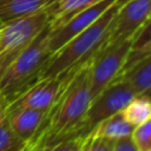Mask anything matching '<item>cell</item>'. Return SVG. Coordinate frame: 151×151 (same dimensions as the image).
Listing matches in <instances>:
<instances>
[{"mask_svg":"<svg viewBox=\"0 0 151 151\" xmlns=\"http://www.w3.org/2000/svg\"><path fill=\"white\" fill-rule=\"evenodd\" d=\"M120 113L126 122L137 126L151 118V99L146 96L138 94L125 105Z\"/></svg>","mask_w":151,"mask_h":151,"instance_id":"obj_15","label":"cell"},{"mask_svg":"<svg viewBox=\"0 0 151 151\" xmlns=\"http://www.w3.org/2000/svg\"><path fill=\"white\" fill-rule=\"evenodd\" d=\"M151 39V18L140 27V29L133 35V42L131 50H136L144 45L146 41Z\"/></svg>","mask_w":151,"mask_h":151,"instance_id":"obj_21","label":"cell"},{"mask_svg":"<svg viewBox=\"0 0 151 151\" xmlns=\"http://www.w3.org/2000/svg\"><path fill=\"white\" fill-rule=\"evenodd\" d=\"M84 64L78 65L73 68H70L57 76L46 77L37 80L28 88H26L19 97H17L12 103L7 105L6 112L14 109H20V107H29L35 110L50 111L51 107L57 101V99L59 98L63 90L65 88V86L67 85V83L79 71V68Z\"/></svg>","mask_w":151,"mask_h":151,"instance_id":"obj_7","label":"cell"},{"mask_svg":"<svg viewBox=\"0 0 151 151\" xmlns=\"http://www.w3.org/2000/svg\"><path fill=\"white\" fill-rule=\"evenodd\" d=\"M48 111L20 107L7 111V119L14 133L26 143H31L42 127Z\"/></svg>","mask_w":151,"mask_h":151,"instance_id":"obj_10","label":"cell"},{"mask_svg":"<svg viewBox=\"0 0 151 151\" xmlns=\"http://www.w3.org/2000/svg\"><path fill=\"white\" fill-rule=\"evenodd\" d=\"M151 18V0H129L118 7L103 44L133 37Z\"/></svg>","mask_w":151,"mask_h":151,"instance_id":"obj_8","label":"cell"},{"mask_svg":"<svg viewBox=\"0 0 151 151\" xmlns=\"http://www.w3.org/2000/svg\"><path fill=\"white\" fill-rule=\"evenodd\" d=\"M113 140L96 137L92 133H90L86 136L84 140L83 151H113Z\"/></svg>","mask_w":151,"mask_h":151,"instance_id":"obj_19","label":"cell"},{"mask_svg":"<svg viewBox=\"0 0 151 151\" xmlns=\"http://www.w3.org/2000/svg\"><path fill=\"white\" fill-rule=\"evenodd\" d=\"M2 26H4V25H2V24H0V29H1V27H2Z\"/></svg>","mask_w":151,"mask_h":151,"instance_id":"obj_27","label":"cell"},{"mask_svg":"<svg viewBox=\"0 0 151 151\" xmlns=\"http://www.w3.org/2000/svg\"><path fill=\"white\" fill-rule=\"evenodd\" d=\"M85 138L81 136H70L45 146L44 151H83Z\"/></svg>","mask_w":151,"mask_h":151,"instance_id":"obj_18","label":"cell"},{"mask_svg":"<svg viewBox=\"0 0 151 151\" xmlns=\"http://www.w3.org/2000/svg\"><path fill=\"white\" fill-rule=\"evenodd\" d=\"M131 139L138 151H151V118L134 126Z\"/></svg>","mask_w":151,"mask_h":151,"instance_id":"obj_17","label":"cell"},{"mask_svg":"<svg viewBox=\"0 0 151 151\" xmlns=\"http://www.w3.org/2000/svg\"><path fill=\"white\" fill-rule=\"evenodd\" d=\"M113 151H138V150L130 136V137H125L116 140L113 145Z\"/></svg>","mask_w":151,"mask_h":151,"instance_id":"obj_22","label":"cell"},{"mask_svg":"<svg viewBox=\"0 0 151 151\" xmlns=\"http://www.w3.org/2000/svg\"><path fill=\"white\" fill-rule=\"evenodd\" d=\"M134 126L124 119L120 112L106 118L101 123H99L93 130L92 134L100 138H106L110 140H118L120 138L130 137Z\"/></svg>","mask_w":151,"mask_h":151,"instance_id":"obj_14","label":"cell"},{"mask_svg":"<svg viewBox=\"0 0 151 151\" xmlns=\"http://www.w3.org/2000/svg\"><path fill=\"white\" fill-rule=\"evenodd\" d=\"M27 151H44V146H42V144L40 143V140L33 139V140L28 144Z\"/></svg>","mask_w":151,"mask_h":151,"instance_id":"obj_23","label":"cell"},{"mask_svg":"<svg viewBox=\"0 0 151 151\" xmlns=\"http://www.w3.org/2000/svg\"><path fill=\"white\" fill-rule=\"evenodd\" d=\"M132 42L133 37H129L110 44H103L93 53L87 66L92 98L119 76L131 51Z\"/></svg>","mask_w":151,"mask_h":151,"instance_id":"obj_5","label":"cell"},{"mask_svg":"<svg viewBox=\"0 0 151 151\" xmlns=\"http://www.w3.org/2000/svg\"><path fill=\"white\" fill-rule=\"evenodd\" d=\"M90 59L67 83L35 136L44 147L77 133L92 100L87 76Z\"/></svg>","mask_w":151,"mask_h":151,"instance_id":"obj_1","label":"cell"},{"mask_svg":"<svg viewBox=\"0 0 151 151\" xmlns=\"http://www.w3.org/2000/svg\"><path fill=\"white\" fill-rule=\"evenodd\" d=\"M100 1L103 0H53L52 4L47 7L50 14V24L51 26L59 25L78 12H81L85 8Z\"/></svg>","mask_w":151,"mask_h":151,"instance_id":"obj_13","label":"cell"},{"mask_svg":"<svg viewBox=\"0 0 151 151\" xmlns=\"http://www.w3.org/2000/svg\"><path fill=\"white\" fill-rule=\"evenodd\" d=\"M136 96H138L137 92L127 81L116 78L92 98L86 114L74 136L86 137L99 123L120 112Z\"/></svg>","mask_w":151,"mask_h":151,"instance_id":"obj_6","label":"cell"},{"mask_svg":"<svg viewBox=\"0 0 151 151\" xmlns=\"http://www.w3.org/2000/svg\"><path fill=\"white\" fill-rule=\"evenodd\" d=\"M114 2L116 0H103L93 6L85 8L81 12H78L64 22L51 26L48 33V50L51 52V55L73 37L90 27Z\"/></svg>","mask_w":151,"mask_h":151,"instance_id":"obj_9","label":"cell"},{"mask_svg":"<svg viewBox=\"0 0 151 151\" xmlns=\"http://www.w3.org/2000/svg\"><path fill=\"white\" fill-rule=\"evenodd\" d=\"M129 0H117V4L119 5V6H122L123 4H125V2H127Z\"/></svg>","mask_w":151,"mask_h":151,"instance_id":"obj_25","label":"cell"},{"mask_svg":"<svg viewBox=\"0 0 151 151\" xmlns=\"http://www.w3.org/2000/svg\"><path fill=\"white\" fill-rule=\"evenodd\" d=\"M117 78L127 81L137 94L151 99V53L122 72Z\"/></svg>","mask_w":151,"mask_h":151,"instance_id":"obj_12","label":"cell"},{"mask_svg":"<svg viewBox=\"0 0 151 151\" xmlns=\"http://www.w3.org/2000/svg\"><path fill=\"white\" fill-rule=\"evenodd\" d=\"M27 144L14 133L5 117L0 123V151H21Z\"/></svg>","mask_w":151,"mask_h":151,"instance_id":"obj_16","label":"cell"},{"mask_svg":"<svg viewBox=\"0 0 151 151\" xmlns=\"http://www.w3.org/2000/svg\"><path fill=\"white\" fill-rule=\"evenodd\" d=\"M150 53H151V39H150L149 41H146L144 45H142L140 47L130 51V53H129V55H127V58H126V61H125V64H124V66H123V68H122V72H124L125 70H127V68L131 67L133 64H136L138 60H140L142 58L149 55ZM122 72H120V73H122ZM120 73H119V74H120Z\"/></svg>","mask_w":151,"mask_h":151,"instance_id":"obj_20","label":"cell"},{"mask_svg":"<svg viewBox=\"0 0 151 151\" xmlns=\"http://www.w3.org/2000/svg\"><path fill=\"white\" fill-rule=\"evenodd\" d=\"M53 0H0V24L34 14L47 8Z\"/></svg>","mask_w":151,"mask_h":151,"instance_id":"obj_11","label":"cell"},{"mask_svg":"<svg viewBox=\"0 0 151 151\" xmlns=\"http://www.w3.org/2000/svg\"><path fill=\"white\" fill-rule=\"evenodd\" d=\"M118 7L119 5L116 0V2L111 5L90 27L73 37L54 52L42 68L40 79L57 76L87 61L105 41Z\"/></svg>","mask_w":151,"mask_h":151,"instance_id":"obj_2","label":"cell"},{"mask_svg":"<svg viewBox=\"0 0 151 151\" xmlns=\"http://www.w3.org/2000/svg\"><path fill=\"white\" fill-rule=\"evenodd\" d=\"M50 24L47 8L13 20L0 29V78L18 54Z\"/></svg>","mask_w":151,"mask_h":151,"instance_id":"obj_4","label":"cell"},{"mask_svg":"<svg viewBox=\"0 0 151 151\" xmlns=\"http://www.w3.org/2000/svg\"><path fill=\"white\" fill-rule=\"evenodd\" d=\"M28 144H29V143H28ZM28 144H27V145H26V146H25V147H24L21 151H27V149H28Z\"/></svg>","mask_w":151,"mask_h":151,"instance_id":"obj_26","label":"cell"},{"mask_svg":"<svg viewBox=\"0 0 151 151\" xmlns=\"http://www.w3.org/2000/svg\"><path fill=\"white\" fill-rule=\"evenodd\" d=\"M6 107H7V105L0 99V123H1V120H2V119L6 117V114H7Z\"/></svg>","mask_w":151,"mask_h":151,"instance_id":"obj_24","label":"cell"},{"mask_svg":"<svg viewBox=\"0 0 151 151\" xmlns=\"http://www.w3.org/2000/svg\"><path fill=\"white\" fill-rule=\"evenodd\" d=\"M48 24L12 61L0 78V99L8 105L26 88L40 79L51 52L48 50Z\"/></svg>","mask_w":151,"mask_h":151,"instance_id":"obj_3","label":"cell"}]
</instances>
